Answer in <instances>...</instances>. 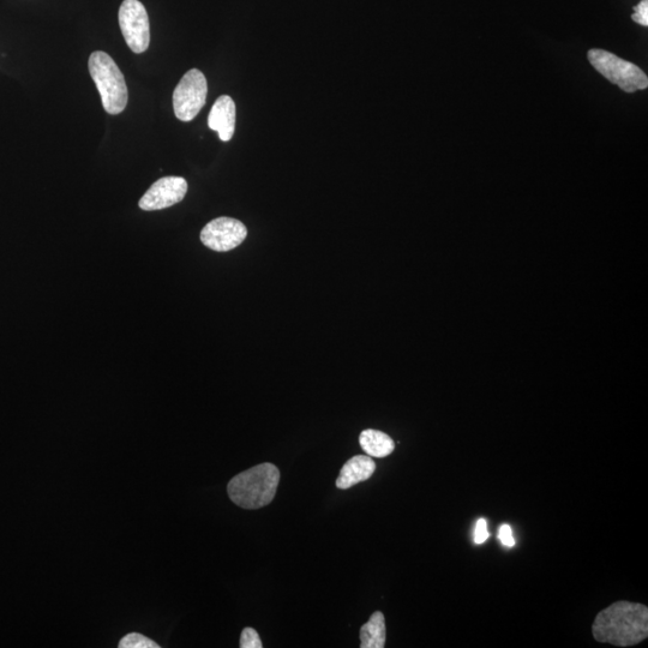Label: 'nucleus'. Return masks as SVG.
Here are the masks:
<instances>
[{"instance_id":"nucleus-1","label":"nucleus","mask_w":648,"mask_h":648,"mask_svg":"<svg viewBox=\"0 0 648 648\" xmlns=\"http://www.w3.org/2000/svg\"><path fill=\"white\" fill-rule=\"evenodd\" d=\"M593 638L605 644L628 647L648 636V608L644 604L616 602L600 611L592 626Z\"/></svg>"},{"instance_id":"nucleus-2","label":"nucleus","mask_w":648,"mask_h":648,"mask_svg":"<svg viewBox=\"0 0 648 648\" xmlns=\"http://www.w3.org/2000/svg\"><path fill=\"white\" fill-rule=\"evenodd\" d=\"M279 482V468L264 462L232 478L227 485V494L240 508L260 509L272 503Z\"/></svg>"},{"instance_id":"nucleus-3","label":"nucleus","mask_w":648,"mask_h":648,"mask_svg":"<svg viewBox=\"0 0 648 648\" xmlns=\"http://www.w3.org/2000/svg\"><path fill=\"white\" fill-rule=\"evenodd\" d=\"M88 68L105 111L112 116L122 113L128 105L129 94L118 65L107 53L95 51L90 54Z\"/></svg>"},{"instance_id":"nucleus-4","label":"nucleus","mask_w":648,"mask_h":648,"mask_svg":"<svg viewBox=\"0 0 648 648\" xmlns=\"http://www.w3.org/2000/svg\"><path fill=\"white\" fill-rule=\"evenodd\" d=\"M588 60L600 75L623 92L635 93L648 87V78L639 66L627 62L604 50H591L588 52Z\"/></svg>"},{"instance_id":"nucleus-5","label":"nucleus","mask_w":648,"mask_h":648,"mask_svg":"<svg viewBox=\"0 0 648 648\" xmlns=\"http://www.w3.org/2000/svg\"><path fill=\"white\" fill-rule=\"evenodd\" d=\"M208 83L203 72L192 69L183 76L173 93L174 114L182 122H191L206 105Z\"/></svg>"},{"instance_id":"nucleus-6","label":"nucleus","mask_w":648,"mask_h":648,"mask_svg":"<svg viewBox=\"0 0 648 648\" xmlns=\"http://www.w3.org/2000/svg\"><path fill=\"white\" fill-rule=\"evenodd\" d=\"M118 18L130 50L137 54L146 52L150 44V24L148 12L140 0H124Z\"/></svg>"},{"instance_id":"nucleus-7","label":"nucleus","mask_w":648,"mask_h":648,"mask_svg":"<svg viewBox=\"0 0 648 648\" xmlns=\"http://www.w3.org/2000/svg\"><path fill=\"white\" fill-rule=\"evenodd\" d=\"M248 237V228L242 221L232 218H218L210 221L201 232V242L210 250L218 252L238 248Z\"/></svg>"},{"instance_id":"nucleus-8","label":"nucleus","mask_w":648,"mask_h":648,"mask_svg":"<svg viewBox=\"0 0 648 648\" xmlns=\"http://www.w3.org/2000/svg\"><path fill=\"white\" fill-rule=\"evenodd\" d=\"M188 192V182L182 177H165L150 186L146 194L138 202V206L146 212L161 210L174 206L184 200Z\"/></svg>"},{"instance_id":"nucleus-9","label":"nucleus","mask_w":648,"mask_h":648,"mask_svg":"<svg viewBox=\"0 0 648 648\" xmlns=\"http://www.w3.org/2000/svg\"><path fill=\"white\" fill-rule=\"evenodd\" d=\"M208 126L218 132L222 142L232 140L236 130V104L231 96L221 95L209 113Z\"/></svg>"},{"instance_id":"nucleus-10","label":"nucleus","mask_w":648,"mask_h":648,"mask_svg":"<svg viewBox=\"0 0 648 648\" xmlns=\"http://www.w3.org/2000/svg\"><path fill=\"white\" fill-rule=\"evenodd\" d=\"M376 464L370 456L356 455L348 460L341 468L336 486L341 490H347L352 486L365 482L375 473Z\"/></svg>"},{"instance_id":"nucleus-11","label":"nucleus","mask_w":648,"mask_h":648,"mask_svg":"<svg viewBox=\"0 0 648 648\" xmlns=\"http://www.w3.org/2000/svg\"><path fill=\"white\" fill-rule=\"evenodd\" d=\"M360 447L371 458H386L392 454L395 449V444L392 438L382 431L377 430H364L359 436Z\"/></svg>"},{"instance_id":"nucleus-12","label":"nucleus","mask_w":648,"mask_h":648,"mask_svg":"<svg viewBox=\"0 0 648 648\" xmlns=\"http://www.w3.org/2000/svg\"><path fill=\"white\" fill-rule=\"evenodd\" d=\"M386 620L381 611L371 615L370 620L360 628V647L383 648L386 646Z\"/></svg>"},{"instance_id":"nucleus-13","label":"nucleus","mask_w":648,"mask_h":648,"mask_svg":"<svg viewBox=\"0 0 648 648\" xmlns=\"http://www.w3.org/2000/svg\"><path fill=\"white\" fill-rule=\"evenodd\" d=\"M120 648H160L155 641L150 640L147 636L138 633L125 635L119 642Z\"/></svg>"},{"instance_id":"nucleus-14","label":"nucleus","mask_w":648,"mask_h":648,"mask_svg":"<svg viewBox=\"0 0 648 648\" xmlns=\"http://www.w3.org/2000/svg\"><path fill=\"white\" fill-rule=\"evenodd\" d=\"M240 648H262L260 635L254 628H245L240 636Z\"/></svg>"},{"instance_id":"nucleus-15","label":"nucleus","mask_w":648,"mask_h":648,"mask_svg":"<svg viewBox=\"0 0 648 648\" xmlns=\"http://www.w3.org/2000/svg\"><path fill=\"white\" fill-rule=\"evenodd\" d=\"M490 536L488 531V522L485 519H479L474 530V543L483 544Z\"/></svg>"},{"instance_id":"nucleus-16","label":"nucleus","mask_w":648,"mask_h":648,"mask_svg":"<svg viewBox=\"0 0 648 648\" xmlns=\"http://www.w3.org/2000/svg\"><path fill=\"white\" fill-rule=\"evenodd\" d=\"M632 18L634 22L641 24V26H648V0H642L638 8L635 9Z\"/></svg>"},{"instance_id":"nucleus-17","label":"nucleus","mask_w":648,"mask_h":648,"mask_svg":"<svg viewBox=\"0 0 648 648\" xmlns=\"http://www.w3.org/2000/svg\"><path fill=\"white\" fill-rule=\"evenodd\" d=\"M498 538H500L501 543L507 548H513L515 545V539L513 537L512 528L509 525H502L500 531H498Z\"/></svg>"}]
</instances>
